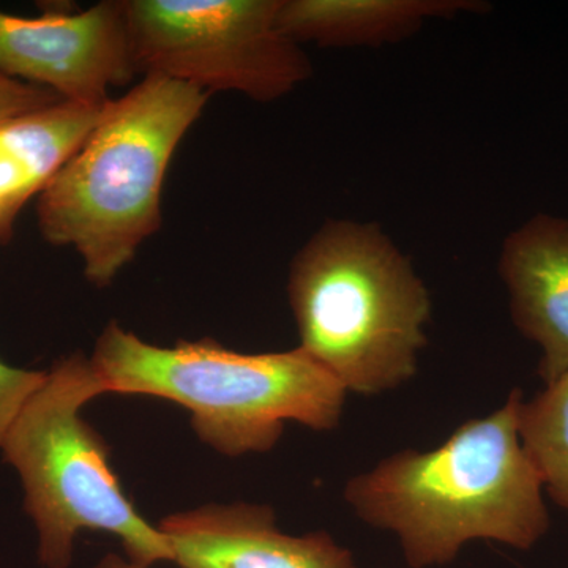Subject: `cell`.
I'll return each mask as SVG.
<instances>
[{
  "instance_id": "9c48e42d",
  "label": "cell",
  "mask_w": 568,
  "mask_h": 568,
  "mask_svg": "<svg viewBox=\"0 0 568 568\" xmlns=\"http://www.w3.org/2000/svg\"><path fill=\"white\" fill-rule=\"evenodd\" d=\"M514 323L541 349L545 384L568 373V220L534 216L514 231L499 257Z\"/></svg>"
},
{
  "instance_id": "52a82bcc",
  "label": "cell",
  "mask_w": 568,
  "mask_h": 568,
  "mask_svg": "<svg viewBox=\"0 0 568 568\" xmlns=\"http://www.w3.org/2000/svg\"><path fill=\"white\" fill-rule=\"evenodd\" d=\"M0 74L50 89L69 102L106 104L138 74L125 2L80 13L20 18L0 11Z\"/></svg>"
},
{
  "instance_id": "30bf717a",
  "label": "cell",
  "mask_w": 568,
  "mask_h": 568,
  "mask_svg": "<svg viewBox=\"0 0 568 568\" xmlns=\"http://www.w3.org/2000/svg\"><path fill=\"white\" fill-rule=\"evenodd\" d=\"M110 103L61 100L0 125V212L10 226L22 205L80 151Z\"/></svg>"
},
{
  "instance_id": "5bb4252c",
  "label": "cell",
  "mask_w": 568,
  "mask_h": 568,
  "mask_svg": "<svg viewBox=\"0 0 568 568\" xmlns=\"http://www.w3.org/2000/svg\"><path fill=\"white\" fill-rule=\"evenodd\" d=\"M61 100L50 89L0 74V125L26 112L41 110Z\"/></svg>"
},
{
  "instance_id": "9a60e30c",
  "label": "cell",
  "mask_w": 568,
  "mask_h": 568,
  "mask_svg": "<svg viewBox=\"0 0 568 568\" xmlns=\"http://www.w3.org/2000/svg\"><path fill=\"white\" fill-rule=\"evenodd\" d=\"M93 568H141L134 566L130 560L122 559L121 556L118 555H108L106 558L100 560Z\"/></svg>"
},
{
  "instance_id": "7a4b0ae2",
  "label": "cell",
  "mask_w": 568,
  "mask_h": 568,
  "mask_svg": "<svg viewBox=\"0 0 568 568\" xmlns=\"http://www.w3.org/2000/svg\"><path fill=\"white\" fill-rule=\"evenodd\" d=\"M209 97L196 85L142 77L112 100L80 151L40 193L41 235L80 254L95 286L114 282L162 226L168 168Z\"/></svg>"
},
{
  "instance_id": "5b68a950",
  "label": "cell",
  "mask_w": 568,
  "mask_h": 568,
  "mask_svg": "<svg viewBox=\"0 0 568 568\" xmlns=\"http://www.w3.org/2000/svg\"><path fill=\"white\" fill-rule=\"evenodd\" d=\"M103 394L91 358L80 353L62 358L0 444L3 459L20 474L43 567L69 568L81 530L114 534L134 566L173 562L162 530L123 495L103 437L81 417L82 406Z\"/></svg>"
},
{
  "instance_id": "3957f363",
  "label": "cell",
  "mask_w": 568,
  "mask_h": 568,
  "mask_svg": "<svg viewBox=\"0 0 568 568\" xmlns=\"http://www.w3.org/2000/svg\"><path fill=\"white\" fill-rule=\"evenodd\" d=\"M91 364L104 394L178 403L197 436L230 457L272 450L287 420L334 429L345 409L346 388L301 346L242 354L205 338L162 347L111 323Z\"/></svg>"
},
{
  "instance_id": "ba28073f",
  "label": "cell",
  "mask_w": 568,
  "mask_h": 568,
  "mask_svg": "<svg viewBox=\"0 0 568 568\" xmlns=\"http://www.w3.org/2000/svg\"><path fill=\"white\" fill-rule=\"evenodd\" d=\"M159 529L181 568H357L328 534H283L265 506H207L171 515Z\"/></svg>"
},
{
  "instance_id": "277c9868",
  "label": "cell",
  "mask_w": 568,
  "mask_h": 568,
  "mask_svg": "<svg viewBox=\"0 0 568 568\" xmlns=\"http://www.w3.org/2000/svg\"><path fill=\"white\" fill-rule=\"evenodd\" d=\"M301 347L346 388L377 395L416 376L432 297L377 224L332 220L287 280Z\"/></svg>"
},
{
  "instance_id": "6da1fadb",
  "label": "cell",
  "mask_w": 568,
  "mask_h": 568,
  "mask_svg": "<svg viewBox=\"0 0 568 568\" xmlns=\"http://www.w3.org/2000/svg\"><path fill=\"white\" fill-rule=\"evenodd\" d=\"M523 392L465 422L443 446L396 452L347 481L355 515L399 538L409 567L446 566L463 545L495 540L529 549L549 529L544 485L518 433Z\"/></svg>"
},
{
  "instance_id": "2e32d148",
  "label": "cell",
  "mask_w": 568,
  "mask_h": 568,
  "mask_svg": "<svg viewBox=\"0 0 568 568\" xmlns=\"http://www.w3.org/2000/svg\"><path fill=\"white\" fill-rule=\"evenodd\" d=\"M11 233H13V226H10L3 213L0 212V241H9Z\"/></svg>"
},
{
  "instance_id": "7c38bea8",
  "label": "cell",
  "mask_w": 568,
  "mask_h": 568,
  "mask_svg": "<svg viewBox=\"0 0 568 568\" xmlns=\"http://www.w3.org/2000/svg\"><path fill=\"white\" fill-rule=\"evenodd\" d=\"M518 433L541 485L568 514V373L519 403Z\"/></svg>"
},
{
  "instance_id": "8fae6325",
  "label": "cell",
  "mask_w": 568,
  "mask_h": 568,
  "mask_svg": "<svg viewBox=\"0 0 568 568\" xmlns=\"http://www.w3.org/2000/svg\"><path fill=\"white\" fill-rule=\"evenodd\" d=\"M480 9L470 0H282L278 24L297 43L381 47L407 39L429 18Z\"/></svg>"
},
{
  "instance_id": "8992f818",
  "label": "cell",
  "mask_w": 568,
  "mask_h": 568,
  "mask_svg": "<svg viewBox=\"0 0 568 568\" xmlns=\"http://www.w3.org/2000/svg\"><path fill=\"white\" fill-rule=\"evenodd\" d=\"M282 0H125L134 65L203 91L274 102L312 63L278 24Z\"/></svg>"
},
{
  "instance_id": "4fadbf2b",
  "label": "cell",
  "mask_w": 568,
  "mask_h": 568,
  "mask_svg": "<svg viewBox=\"0 0 568 568\" xmlns=\"http://www.w3.org/2000/svg\"><path fill=\"white\" fill-rule=\"evenodd\" d=\"M47 373L14 368L0 358V444L24 403L41 387Z\"/></svg>"
}]
</instances>
